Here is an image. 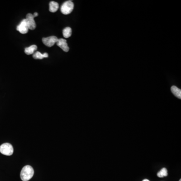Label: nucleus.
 <instances>
[{
  "mask_svg": "<svg viewBox=\"0 0 181 181\" xmlns=\"http://www.w3.org/2000/svg\"><path fill=\"white\" fill-rule=\"evenodd\" d=\"M74 3L71 1H68L61 5V11L64 15L70 14L74 10Z\"/></svg>",
  "mask_w": 181,
  "mask_h": 181,
  "instance_id": "nucleus-2",
  "label": "nucleus"
},
{
  "mask_svg": "<svg viewBox=\"0 0 181 181\" xmlns=\"http://www.w3.org/2000/svg\"><path fill=\"white\" fill-rule=\"evenodd\" d=\"M142 181H149V180H148V179H144V180H143Z\"/></svg>",
  "mask_w": 181,
  "mask_h": 181,
  "instance_id": "nucleus-15",
  "label": "nucleus"
},
{
  "mask_svg": "<svg viewBox=\"0 0 181 181\" xmlns=\"http://www.w3.org/2000/svg\"><path fill=\"white\" fill-rule=\"evenodd\" d=\"M17 30L19 31L20 33L23 34H26L28 32L29 29L26 23V20L25 19H23V20L20 22L17 26Z\"/></svg>",
  "mask_w": 181,
  "mask_h": 181,
  "instance_id": "nucleus-6",
  "label": "nucleus"
},
{
  "mask_svg": "<svg viewBox=\"0 0 181 181\" xmlns=\"http://www.w3.org/2000/svg\"><path fill=\"white\" fill-rule=\"evenodd\" d=\"M33 15L31 13H28L27 16H26V23L27 25L28 29L30 30H34L36 27V23H35V20L34 19Z\"/></svg>",
  "mask_w": 181,
  "mask_h": 181,
  "instance_id": "nucleus-5",
  "label": "nucleus"
},
{
  "mask_svg": "<svg viewBox=\"0 0 181 181\" xmlns=\"http://www.w3.org/2000/svg\"><path fill=\"white\" fill-rule=\"evenodd\" d=\"M157 176L159 178H163V177L167 176H168V171H167V169L165 168H162L161 171L158 172Z\"/></svg>",
  "mask_w": 181,
  "mask_h": 181,
  "instance_id": "nucleus-13",
  "label": "nucleus"
},
{
  "mask_svg": "<svg viewBox=\"0 0 181 181\" xmlns=\"http://www.w3.org/2000/svg\"><path fill=\"white\" fill-rule=\"evenodd\" d=\"M57 44L58 47L63 50L64 52H68L69 50V47L67 44V40L64 39L60 38L58 39L57 41Z\"/></svg>",
  "mask_w": 181,
  "mask_h": 181,
  "instance_id": "nucleus-7",
  "label": "nucleus"
},
{
  "mask_svg": "<svg viewBox=\"0 0 181 181\" xmlns=\"http://www.w3.org/2000/svg\"><path fill=\"white\" fill-rule=\"evenodd\" d=\"M58 38L55 36H51L48 37L43 38L42 42L44 45L47 47H52L54 46L55 44H57V41L58 40Z\"/></svg>",
  "mask_w": 181,
  "mask_h": 181,
  "instance_id": "nucleus-4",
  "label": "nucleus"
},
{
  "mask_svg": "<svg viewBox=\"0 0 181 181\" xmlns=\"http://www.w3.org/2000/svg\"><path fill=\"white\" fill-rule=\"evenodd\" d=\"M33 15L34 18L36 17L37 16H38V13H37V12H35V13H34V14Z\"/></svg>",
  "mask_w": 181,
  "mask_h": 181,
  "instance_id": "nucleus-14",
  "label": "nucleus"
},
{
  "mask_svg": "<svg viewBox=\"0 0 181 181\" xmlns=\"http://www.w3.org/2000/svg\"><path fill=\"white\" fill-rule=\"evenodd\" d=\"M171 91L174 96L178 98L179 99H181V90L180 89L177 88L175 85H173L171 87Z\"/></svg>",
  "mask_w": 181,
  "mask_h": 181,
  "instance_id": "nucleus-10",
  "label": "nucleus"
},
{
  "mask_svg": "<svg viewBox=\"0 0 181 181\" xmlns=\"http://www.w3.org/2000/svg\"><path fill=\"white\" fill-rule=\"evenodd\" d=\"M59 8V4L54 1H51L49 3V11L52 13L57 12Z\"/></svg>",
  "mask_w": 181,
  "mask_h": 181,
  "instance_id": "nucleus-9",
  "label": "nucleus"
},
{
  "mask_svg": "<svg viewBox=\"0 0 181 181\" xmlns=\"http://www.w3.org/2000/svg\"><path fill=\"white\" fill-rule=\"evenodd\" d=\"M14 152V149L12 145L9 143H5L0 146V152L4 155L10 156Z\"/></svg>",
  "mask_w": 181,
  "mask_h": 181,
  "instance_id": "nucleus-3",
  "label": "nucleus"
},
{
  "mask_svg": "<svg viewBox=\"0 0 181 181\" xmlns=\"http://www.w3.org/2000/svg\"><path fill=\"white\" fill-rule=\"evenodd\" d=\"M34 169L30 165H27L23 168L21 171L20 178L23 181H28L33 176Z\"/></svg>",
  "mask_w": 181,
  "mask_h": 181,
  "instance_id": "nucleus-1",
  "label": "nucleus"
},
{
  "mask_svg": "<svg viewBox=\"0 0 181 181\" xmlns=\"http://www.w3.org/2000/svg\"><path fill=\"white\" fill-rule=\"evenodd\" d=\"M181 181V180H180V181Z\"/></svg>",
  "mask_w": 181,
  "mask_h": 181,
  "instance_id": "nucleus-16",
  "label": "nucleus"
},
{
  "mask_svg": "<svg viewBox=\"0 0 181 181\" xmlns=\"http://www.w3.org/2000/svg\"><path fill=\"white\" fill-rule=\"evenodd\" d=\"M37 49V47L36 45H31L30 47H26L25 49V53L27 55H30L33 54Z\"/></svg>",
  "mask_w": 181,
  "mask_h": 181,
  "instance_id": "nucleus-11",
  "label": "nucleus"
},
{
  "mask_svg": "<svg viewBox=\"0 0 181 181\" xmlns=\"http://www.w3.org/2000/svg\"><path fill=\"white\" fill-rule=\"evenodd\" d=\"M48 54L47 53L42 54L39 51H36L33 54V57L35 60H42L44 58L48 57Z\"/></svg>",
  "mask_w": 181,
  "mask_h": 181,
  "instance_id": "nucleus-8",
  "label": "nucleus"
},
{
  "mask_svg": "<svg viewBox=\"0 0 181 181\" xmlns=\"http://www.w3.org/2000/svg\"><path fill=\"white\" fill-rule=\"evenodd\" d=\"M62 33H63V36H64V37L65 38L70 37L71 36V33H72L71 28L69 27L65 28L63 30Z\"/></svg>",
  "mask_w": 181,
  "mask_h": 181,
  "instance_id": "nucleus-12",
  "label": "nucleus"
}]
</instances>
